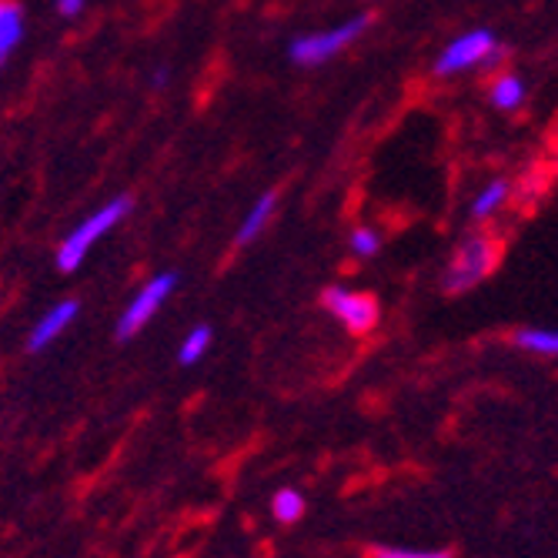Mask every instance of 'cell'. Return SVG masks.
<instances>
[{
  "label": "cell",
  "mask_w": 558,
  "mask_h": 558,
  "mask_svg": "<svg viewBox=\"0 0 558 558\" xmlns=\"http://www.w3.org/2000/svg\"><path fill=\"white\" fill-rule=\"evenodd\" d=\"M128 215H131V197H111L108 205H100L97 211L81 218V225L58 244V255H54L58 268L68 275L77 271L94 251V244H100V238H105L108 231H114Z\"/></svg>",
  "instance_id": "cell-1"
},
{
  "label": "cell",
  "mask_w": 558,
  "mask_h": 558,
  "mask_svg": "<svg viewBox=\"0 0 558 558\" xmlns=\"http://www.w3.org/2000/svg\"><path fill=\"white\" fill-rule=\"evenodd\" d=\"M498 251L501 247L492 234H469L459 247H454V255L448 258L445 275H441V288L448 294L472 291L475 284H482L495 271Z\"/></svg>",
  "instance_id": "cell-2"
},
{
  "label": "cell",
  "mask_w": 558,
  "mask_h": 558,
  "mask_svg": "<svg viewBox=\"0 0 558 558\" xmlns=\"http://www.w3.org/2000/svg\"><path fill=\"white\" fill-rule=\"evenodd\" d=\"M368 27H372V17L368 14H354V17H348V21H341V24H335L328 31H315V34L294 37L291 47H288V54H291V61L298 68H318V64L338 58L341 50L348 44L359 40Z\"/></svg>",
  "instance_id": "cell-3"
},
{
  "label": "cell",
  "mask_w": 558,
  "mask_h": 558,
  "mask_svg": "<svg viewBox=\"0 0 558 558\" xmlns=\"http://www.w3.org/2000/svg\"><path fill=\"white\" fill-rule=\"evenodd\" d=\"M501 58V47L495 40L492 31L485 27H475L462 37H454L441 54L435 58V74L438 77H454V74H465V71H475V68H485V64H495Z\"/></svg>",
  "instance_id": "cell-4"
},
{
  "label": "cell",
  "mask_w": 558,
  "mask_h": 558,
  "mask_svg": "<svg viewBox=\"0 0 558 558\" xmlns=\"http://www.w3.org/2000/svg\"><path fill=\"white\" fill-rule=\"evenodd\" d=\"M322 304H325V312H328L338 325H344L351 335H365V331H372V328L378 325V315H381L375 294H368V291H354V288H341V284L325 288V291H322Z\"/></svg>",
  "instance_id": "cell-5"
},
{
  "label": "cell",
  "mask_w": 558,
  "mask_h": 558,
  "mask_svg": "<svg viewBox=\"0 0 558 558\" xmlns=\"http://www.w3.org/2000/svg\"><path fill=\"white\" fill-rule=\"evenodd\" d=\"M174 288H178V275H171V271H161V275H155L150 281H144L137 288V294L128 301V308L121 312L118 338H134L150 318L161 312V304L174 294Z\"/></svg>",
  "instance_id": "cell-6"
},
{
  "label": "cell",
  "mask_w": 558,
  "mask_h": 558,
  "mask_svg": "<svg viewBox=\"0 0 558 558\" xmlns=\"http://www.w3.org/2000/svg\"><path fill=\"white\" fill-rule=\"evenodd\" d=\"M77 312H81V304L71 301V298H64V301H58V304H50V308L40 315V322L31 328L27 348H31V351H44L47 344H54V341L77 322Z\"/></svg>",
  "instance_id": "cell-7"
},
{
  "label": "cell",
  "mask_w": 558,
  "mask_h": 558,
  "mask_svg": "<svg viewBox=\"0 0 558 558\" xmlns=\"http://www.w3.org/2000/svg\"><path fill=\"white\" fill-rule=\"evenodd\" d=\"M275 211H278V194H275V191L262 194V197L255 201V205L247 208V215L241 218L234 241H238V244H251V241H255V238H258V234H262V231L271 225Z\"/></svg>",
  "instance_id": "cell-8"
},
{
  "label": "cell",
  "mask_w": 558,
  "mask_h": 558,
  "mask_svg": "<svg viewBox=\"0 0 558 558\" xmlns=\"http://www.w3.org/2000/svg\"><path fill=\"white\" fill-rule=\"evenodd\" d=\"M24 40V8L17 0H0V64H4Z\"/></svg>",
  "instance_id": "cell-9"
},
{
  "label": "cell",
  "mask_w": 558,
  "mask_h": 558,
  "mask_svg": "<svg viewBox=\"0 0 558 558\" xmlns=\"http://www.w3.org/2000/svg\"><path fill=\"white\" fill-rule=\"evenodd\" d=\"M488 100L498 111H519L525 105V84L515 74H498L488 87Z\"/></svg>",
  "instance_id": "cell-10"
},
{
  "label": "cell",
  "mask_w": 558,
  "mask_h": 558,
  "mask_svg": "<svg viewBox=\"0 0 558 558\" xmlns=\"http://www.w3.org/2000/svg\"><path fill=\"white\" fill-rule=\"evenodd\" d=\"M509 194H512L509 181H492V184H485L478 191V197L472 201V218L475 221H488L505 205V201H509Z\"/></svg>",
  "instance_id": "cell-11"
},
{
  "label": "cell",
  "mask_w": 558,
  "mask_h": 558,
  "mask_svg": "<svg viewBox=\"0 0 558 558\" xmlns=\"http://www.w3.org/2000/svg\"><path fill=\"white\" fill-rule=\"evenodd\" d=\"M208 348H211V328L208 325H197V328H191L184 335L181 351H178V362L181 365H197L208 354Z\"/></svg>",
  "instance_id": "cell-12"
},
{
  "label": "cell",
  "mask_w": 558,
  "mask_h": 558,
  "mask_svg": "<svg viewBox=\"0 0 558 558\" xmlns=\"http://www.w3.org/2000/svg\"><path fill=\"white\" fill-rule=\"evenodd\" d=\"M515 344L535 354H558V331L548 328H522L515 331Z\"/></svg>",
  "instance_id": "cell-13"
},
{
  "label": "cell",
  "mask_w": 558,
  "mask_h": 558,
  "mask_svg": "<svg viewBox=\"0 0 558 558\" xmlns=\"http://www.w3.org/2000/svg\"><path fill=\"white\" fill-rule=\"evenodd\" d=\"M271 512H275V519H278V522H284V525L298 522V519L304 515V498H301V492H294V488H281V492L271 498Z\"/></svg>",
  "instance_id": "cell-14"
},
{
  "label": "cell",
  "mask_w": 558,
  "mask_h": 558,
  "mask_svg": "<svg viewBox=\"0 0 558 558\" xmlns=\"http://www.w3.org/2000/svg\"><path fill=\"white\" fill-rule=\"evenodd\" d=\"M348 247H351L354 258H375L378 251H381V238L372 228H354L348 234Z\"/></svg>",
  "instance_id": "cell-15"
},
{
  "label": "cell",
  "mask_w": 558,
  "mask_h": 558,
  "mask_svg": "<svg viewBox=\"0 0 558 558\" xmlns=\"http://www.w3.org/2000/svg\"><path fill=\"white\" fill-rule=\"evenodd\" d=\"M372 558H451V551H412V548H375Z\"/></svg>",
  "instance_id": "cell-16"
},
{
  "label": "cell",
  "mask_w": 558,
  "mask_h": 558,
  "mask_svg": "<svg viewBox=\"0 0 558 558\" xmlns=\"http://www.w3.org/2000/svg\"><path fill=\"white\" fill-rule=\"evenodd\" d=\"M84 4H87V0H54V8H58L61 17H77L84 11Z\"/></svg>",
  "instance_id": "cell-17"
},
{
  "label": "cell",
  "mask_w": 558,
  "mask_h": 558,
  "mask_svg": "<svg viewBox=\"0 0 558 558\" xmlns=\"http://www.w3.org/2000/svg\"><path fill=\"white\" fill-rule=\"evenodd\" d=\"M551 147H555V155H558V124H555V131H551Z\"/></svg>",
  "instance_id": "cell-18"
}]
</instances>
